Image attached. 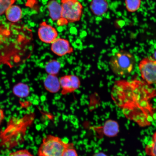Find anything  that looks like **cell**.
Wrapping results in <instances>:
<instances>
[{
	"label": "cell",
	"instance_id": "obj_1",
	"mask_svg": "<svg viewBox=\"0 0 156 156\" xmlns=\"http://www.w3.org/2000/svg\"><path fill=\"white\" fill-rule=\"evenodd\" d=\"M111 94L128 119L142 127L151 125L155 113L151 101L156 97V89L140 80H120L115 82Z\"/></svg>",
	"mask_w": 156,
	"mask_h": 156
},
{
	"label": "cell",
	"instance_id": "obj_2",
	"mask_svg": "<svg viewBox=\"0 0 156 156\" xmlns=\"http://www.w3.org/2000/svg\"><path fill=\"white\" fill-rule=\"evenodd\" d=\"M22 29L15 23L0 25V66L17 67L27 59L22 49L24 39Z\"/></svg>",
	"mask_w": 156,
	"mask_h": 156
},
{
	"label": "cell",
	"instance_id": "obj_3",
	"mask_svg": "<svg viewBox=\"0 0 156 156\" xmlns=\"http://www.w3.org/2000/svg\"><path fill=\"white\" fill-rule=\"evenodd\" d=\"M36 115L29 112L22 116H12L8 121L5 129L0 133V139L2 142H15V144L24 141L27 129L34 123Z\"/></svg>",
	"mask_w": 156,
	"mask_h": 156
},
{
	"label": "cell",
	"instance_id": "obj_4",
	"mask_svg": "<svg viewBox=\"0 0 156 156\" xmlns=\"http://www.w3.org/2000/svg\"><path fill=\"white\" fill-rule=\"evenodd\" d=\"M135 64L133 55L122 50L117 52L111 57L109 65L115 75L119 77H125L132 73Z\"/></svg>",
	"mask_w": 156,
	"mask_h": 156
},
{
	"label": "cell",
	"instance_id": "obj_5",
	"mask_svg": "<svg viewBox=\"0 0 156 156\" xmlns=\"http://www.w3.org/2000/svg\"><path fill=\"white\" fill-rule=\"evenodd\" d=\"M71 144L66 143L58 136H46L43 139L37 155L38 156H62Z\"/></svg>",
	"mask_w": 156,
	"mask_h": 156
},
{
	"label": "cell",
	"instance_id": "obj_6",
	"mask_svg": "<svg viewBox=\"0 0 156 156\" xmlns=\"http://www.w3.org/2000/svg\"><path fill=\"white\" fill-rule=\"evenodd\" d=\"M62 18L68 23L78 22L80 20L83 7L79 0H61Z\"/></svg>",
	"mask_w": 156,
	"mask_h": 156
},
{
	"label": "cell",
	"instance_id": "obj_7",
	"mask_svg": "<svg viewBox=\"0 0 156 156\" xmlns=\"http://www.w3.org/2000/svg\"><path fill=\"white\" fill-rule=\"evenodd\" d=\"M138 68L142 79L149 85H156V60L151 56L142 58Z\"/></svg>",
	"mask_w": 156,
	"mask_h": 156
},
{
	"label": "cell",
	"instance_id": "obj_8",
	"mask_svg": "<svg viewBox=\"0 0 156 156\" xmlns=\"http://www.w3.org/2000/svg\"><path fill=\"white\" fill-rule=\"evenodd\" d=\"M61 93L66 95L73 93L80 87L81 82L79 77L74 75H66L59 79Z\"/></svg>",
	"mask_w": 156,
	"mask_h": 156
},
{
	"label": "cell",
	"instance_id": "obj_9",
	"mask_svg": "<svg viewBox=\"0 0 156 156\" xmlns=\"http://www.w3.org/2000/svg\"><path fill=\"white\" fill-rule=\"evenodd\" d=\"M39 38L43 42L51 44L58 36V33L55 28L48 24L46 21L40 23L38 30Z\"/></svg>",
	"mask_w": 156,
	"mask_h": 156
},
{
	"label": "cell",
	"instance_id": "obj_10",
	"mask_svg": "<svg viewBox=\"0 0 156 156\" xmlns=\"http://www.w3.org/2000/svg\"><path fill=\"white\" fill-rule=\"evenodd\" d=\"M93 130L99 136H105L109 137L115 136L119 131L118 123L115 121L108 120L103 126L93 127Z\"/></svg>",
	"mask_w": 156,
	"mask_h": 156
},
{
	"label": "cell",
	"instance_id": "obj_11",
	"mask_svg": "<svg viewBox=\"0 0 156 156\" xmlns=\"http://www.w3.org/2000/svg\"><path fill=\"white\" fill-rule=\"evenodd\" d=\"M51 50L55 54L63 56L73 52V48L69 41L63 38H57L51 44Z\"/></svg>",
	"mask_w": 156,
	"mask_h": 156
},
{
	"label": "cell",
	"instance_id": "obj_12",
	"mask_svg": "<svg viewBox=\"0 0 156 156\" xmlns=\"http://www.w3.org/2000/svg\"><path fill=\"white\" fill-rule=\"evenodd\" d=\"M47 8L50 18L54 21H57L62 18V8L61 4L56 0H50L47 4Z\"/></svg>",
	"mask_w": 156,
	"mask_h": 156
},
{
	"label": "cell",
	"instance_id": "obj_13",
	"mask_svg": "<svg viewBox=\"0 0 156 156\" xmlns=\"http://www.w3.org/2000/svg\"><path fill=\"white\" fill-rule=\"evenodd\" d=\"M44 85L46 90L50 93H57L61 89L59 79L57 76L48 75L44 80Z\"/></svg>",
	"mask_w": 156,
	"mask_h": 156
},
{
	"label": "cell",
	"instance_id": "obj_14",
	"mask_svg": "<svg viewBox=\"0 0 156 156\" xmlns=\"http://www.w3.org/2000/svg\"><path fill=\"white\" fill-rule=\"evenodd\" d=\"M90 8L94 15L100 16L107 12L108 5L106 0H92Z\"/></svg>",
	"mask_w": 156,
	"mask_h": 156
},
{
	"label": "cell",
	"instance_id": "obj_15",
	"mask_svg": "<svg viewBox=\"0 0 156 156\" xmlns=\"http://www.w3.org/2000/svg\"><path fill=\"white\" fill-rule=\"evenodd\" d=\"M5 13L7 19L11 23L18 22L22 18V9L18 5H11Z\"/></svg>",
	"mask_w": 156,
	"mask_h": 156
},
{
	"label": "cell",
	"instance_id": "obj_16",
	"mask_svg": "<svg viewBox=\"0 0 156 156\" xmlns=\"http://www.w3.org/2000/svg\"><path fill=\"white\" fill-rule=\"evenodd\" d=\"M61 68V64L58 60L52 59L46 64L45 69L48 75L57 76Z\"/></svg>",
	"mask_w": 156,
	"mask_h": 156
},
{
	"label": "cell",
	"instance_id": "obj_17",
	"mask_svg": "<svg viewBox=\"0 0 156 156\" xmlns=\"http://www.w3.org/2000/svg\"><path fill=\"white\" fill-rule=\"evenodd\" d=\"M145 150L148 156H156V131L152 136L151 142L146 146Z\"/></svg>",
	"mask_w": 156,
	"mask_h": 156
},
{
	"label": "cell",
	"instance_id": "obj_18",
	"mask_svg": "<svg viewBox=\"0 0 156 156\" xmlns=\"http://www.w3.org/2000/svg\"><path fill=\"white\" fill-rule=\"evenodd\" d=\"M126 9L130 12H134L140 9L141 5V0H125Z\"/></svg>",
	"mask_w": 156,
	"mask_h": 156
},
{
	"label": "cell",
	"instance_id": "obj_19",
	"mask_svg": "<svg viewBox=\"0 0 156 156\" xmlns=\"http://www.w3.org/2000/svg\"><path fill=\"white\" fill-rule=\"evenodd\" d=\"M15 92L21 97H26L28 96L30 89L28 85L25 84H19L16 87Z\"/></svg>",
	"mask_w": 156,
	"mask_h": 156
},
{
	"label": "cell",
	"instance_id": "obj_20",
	"mask_svg": "<svg viewBox=\"0 0 156 156\" xmlns=\"http://www.w3.org/2000/svg\"><path fill=\"white\" fill-rule=\"evenodd\" d=\"M16 0H0V15L5 12L11 5H13Z\"/></svg>",
	"mask_w": 156,
	"mask_h": 156
},
{
	"label": "cell",
	"instance_id": "obj_21",
	"mask_svg": "<svg viewBox=\"0 0 156 156\" xmlns=\"http://www.w3.org/2000/svg\"><path fill=\"white\" fill-rule=\"evenodd\" d=\"M9 156H34L28 150L24 149L18 150L10 153Z\"/></svg>",
	"mask_w": 156,
	"mask_h": 156
},
{
	"label": "cell",
	"instance_id": "obj_22",
	"mask_svg": "<svg viewBox=\"0 0 156 156\" xmlns=\"http://www.w3.org/2000/svg\"><path fill=\"white\" fill-rule=\"evenodd\" d=\"M62 156H78L73 144L71 143L69 147L66 149Z\"/></svg>",
	"mask_w": 156,
	"mask_h": 156
},
{
	"label": "cell",
	"instance_id": "obj_23",
	"mask_svg": "<svg viewBox=\"0 0 156 156\" xmlns=\"http://www.w3.org/2000/svg\"><path fill=\"white\" fill-rule=\"evenodd\" d=\"M5 115L4 111L2 108L0 107V126L5 120Z\"/></svg>",
	"mask_w": 156,
	"mask_h": 156
},
{
	"label": "cell",
	"instance_id": "obj_24",
	"mask_svg": "<svg viewBox=\"0 0 156 156\" xmlns=\"http://www.w3.org/2000/svg\"><path fill=\"white\" fill-rule=\"evenodd\" d=\"M93 156H108L104 153H102V152H99L95 153V154Z\"/></svg>",
	"mask_w": 156,
	"mask_h": 156
},
{
	"label": "cell",
	"instance_id": "obj_25",
	"mask_svg": "<svg viewBox=\"0 0 156 156\" xmlns=\"http://www.w3.org/2000/svg\"><path fill=\"white\" fill-rule=\"evenodd\" d=\"M154 59H155L156 60V51L154 52V53L153 57Z\"/></svg>",
	"mask_w": 156,
	"mask_h": 156
}]
</instances>
